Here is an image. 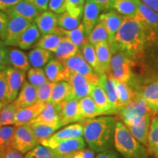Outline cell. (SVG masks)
Masks as SVG:
<instances>
[{
  "label": "cell",
  "mask_w": 158,
  "mask_h": 158,
  "mask_svg": "<svg viewBox=\"0 0 158 158\" xmlns=\"http://www.w3.org/2000/svg\"><path fill=\"white\" fill-rule=\"evenodd\" d=\"M79 52H80V49L73 43L71 42L70 39L66 37H63L62 42L54 54L56 59L62 62L66 59L74 56Z\"/></svg>",
  "instance_id": "31"
},
{
  "label": "cell",
  "mask_w": 158,
  "mask_h": 158,
  "mask_svg": "<svg viewBox=\"0 0 158 158\" xmlns=\"http://www.w3.org/2000/svg\"><path fill=\"white\" fill-rule=\"evenodd\" d=\"M124 16L116 11H108L100 15L99 21L106 28L108 35V43H113L114 37L123 22Z\"/></svg>",
  "instance_id": "12"
},
{
  "label": "cell",
  "mask_w": 158,
  "mask_h": 158,
  "mask_svg": "<svg viewBox=\"0 0 158 158\" xmlns=\"http://www.w3.org/2000/svg\"><path fill=\"white\" fill-rule=\"evenodd\" d=\"M0 101L4 105L9 103L5 69L0 71Z\"/></svg>",
  "instance_id": "49"
},
{
  "label": "cell",
  "mask_w": 158,
  "mask_h": 158,
  "mask_svg": "<svg viewBox=\"0 0 158 158\" xmlns=\"http://www.w3.org/2000/svg\"><path fill=\"white\" fill-rule=\"evenodd\" d=\"M7 48L8 47L4 45L2 41H0V71L5 70L9 66L7 61Z\"/></svg>",
  "instance_id": "52"
},
{
  "label": "cell",
  "mask_w": 158,
  "mask_h": 158,
  "mask_svg": "<svg viewBox=\"0 0 158 158\" xmlns=\"http://www.w3.org/2000/svg\"><path fill=\"white\" fill-rule=\"evenodd\" d=\"M5 106V105H4L2 102L1 101H0V114H1V111H2V108H3V106Z\"/></svg>",
  "instance_id": "61"
},
{
  "label": "cell",
  "mask_w": 158,
  "mask_h": 158,
  "mask_svg": "<svg viewBox=\"0 0 158 158\" xmlns=\"http://www.w3.org/2000/svg\"><path fill=\"white\" fill-rule=\"evenodd\" d=\"M146 102L153 113H158V78L147 84L139 94Z\"/></svg>",
  "instance_id": "28"
},
{
  "label": "cell",
  "mask_w": 158,
  "mask_h": 158,
  "mask_svg": "<svg viewBox=\"0 0 158 158\" xmlns=\"http://www.w3.org/2000/svg\"><path fill=\"white\" fill-rule=\"evenodd\" d=\"M98 84L102 86L107 95L112 114H116L119 112L121 107L118 103L115 80L107 73H103L100 76V81H99Z\"/></svg>",
  "instance_id": "15"
},
{
  "label": "cell",
  "mask_w": 158,
  "mask_h": 158,
  "mask_svg": "<svg viewBox=\"0 0 158 158\" xmlns=\"http://www.w3.org/2000/svg\"><path fill=\"white\" fill-rule=\"evenodd\" d=\"M116 122L112 116H99L83 123V135L91 149L96 152L110 149L114 145Z\"/></svg>",
  "instance_id": "1"
},
{
  "label": "cell",
  "mask_w": 158,
  "mask_h": 158,
  "mask_svg": "<svg viewBox=\"0 0 158 158\" xmlns=\"http://www.w3.org/2000/svg\"><path fill=\"white\" fill-rule=\"evenodd\" d=\"M44 71L49 81L54 83L67 81L70 73L64 68L62 63L56 59H51L45 65Z\"/></svg>",
  "instance_id": "17"
},
{
  "label": "cell",
  "mask_w": 158,
  "mask_h": 158,
  "mask_svg": "<svg viewBox=\"0 0 158 158\" xmlns=\"http://www.w3.org/2000/svg\"><path fill=\"white\" fill-rule=\"evenodd\" d=\"M95 158H119L117 154L113 150H106V151L99 152Z\"/></svg>",
  "instance_id": "57"
},
{
  "label": "cell",
  "mask_w": 158,
  "mask_h": 158,
  "mask_svg": "<svg viewBox=\"0 0 158 158\" xmlns=\"http://www.w3.org/2000/svg\"><path fill=\"white\" fill-rule=\"evenodd\" d=\"M9 102L16 100L19 91L25 82L26 72L8 66L5 68Z\"/></svg>",
  "instance_id": "11"
},
{
  "label": "cell",
  "mask_w": 158,
  "mask_h": 158,
  "mask_svg": "<svg viewBox=\"0 0 158 158\" xmlns=\"http://www.w3.org/2000/svg\"><path fill=\"white\" fill-rule=\"evenodd\" d=\"M89 42L93 45L99 43L108 42V35L104 26L98 22L88 36Z\"/></svg>",
  "instance_id": "44"
},
{
  "label": "cell",
  "mask_w": 158,
  "mask_h": 158,
  "mask_svg": "<svg viewBox=\"0 0 158 158\" xmlns=\"http://www.w3.org/2000/svg\"><path fill=\"white\" fill-rule=\"evenodd\" d=\"M134 19L141 22L147 28H158V13L140 0L137 14Z\"/></svg>",
  "instance_id": "24"
},
{
  "label": "cell",
  "mask_w": 158,
  "mask_h": 158,
  "mask_svg": "<svg viewBox=\"0 0 158 158\" xmlns=\"http://www.w3.org/2000/svg\"><path fill=\"white\" fill-rule=\"evenodd\" d=\"M157 116H158V113H157Z\"/></svg>",
  "instance_id": "63"
},
{
  "label": "cell",
  "mask_w": 158,
  "mask_h": 158,
  "mask_svg": "<svg viewBox=\"0 0 158 158\" xmlns=\"http://www.w3.org/2000/svg\"><path fill=\"white\" fill-rule=\"evenodd\" d=\"M24 158H59L56 153L50 148L38 144L32 149L28 152Z\"/></svg>",
  "instance_id": "46"
},
{
  "label": "cell",
  "mask_w": 158,
  "mask_h": 158,
  "mask_svg": "<svg viewBox=\"0 0 158 158\" xmlns=\"http://www.w3.org/2000/svg\"><path fill=\"white\" fill-rule=\"evenodd\" d=\"M66 0H50L48 4L49 10L60 15L66 12V7H65Z\"/></svg>",
  "instance_id": "50"
},
{
  "label": "cell",
  "mask_w": 158,
  "mask_h": 158,
  "mask_svg": "<svg viewBox=\"0 0 158 158\" xmlns=\"http://www.w3.org/2000/svg\"><path fill=\"white\" fill-rule=\"evenodd\" d=\"M81 114L83 119L92 118L102 115L101 112L97 106L94 100L91 96L86 97L79 100Z\"/></svg>",
  "instance_id": "36"
},
{
  "label": "cell",
  "mask_w": 158,
  "mask_h": 158,
  "mask_svg": "<svg viewBox=\"0 0 158 158\" xmlns=\"http://www.w3.org/2000/svg\"><path fill=\"white\" fill-rule=\"evenodd\" d=\"M152 111L148 112L139 122L134 125L127 127L132 135L135 138V139L143 144V146L147 145L150 127H151V122L152 118Z\"/></svg>",
  "instance_id": "18"
},
{
  "label": "cell",
  "mask_w": 158,
  "mask_h": 158,
  "mask_svg": "<svg viewBox=\"0 0 158 158\" xmlns=\"http://www.w3.org/2000/svg\"><path fill=\"white\" fill-rule=\"evenodd\" d=\"M71 97L73 95L70 84L67 81H60L55 85L49 101L59 105Z\"/></svg>",
  "instance_id": "35"
},
{
  "label": "cell",
  "mask_w": 158,
  "mask_h": 158,
  "mask_svg": "<svg viewBox=\"0 0 158 158\" xmlns=\"http://www.w3.org/2000/svg\"><path fill=\"white\" fill-rule=\"evenodd\" d=\"M22 0H0V10L5 12Z\"/></svg>",
  "instance_id": "56"
},
{
  "label": "cell",
  "mask_w": 158,
  "mask_h": 158,
  "mask_svg": "<svg viewBox=\"0 0 158 158\" xmlns=\"http://www.w3.org/2000/svg\"><path fill=\"white\" fill-rule=\"evenodd\" d=\"M40 144L50 148L59 158L74 152L85 147V140L82 137L69 138L62 141H51L45 139Z\"/></svg>",
  "instance_id": "8"
},
{
  "label": "cell",
  "mask_w": 158,
  "mask_h": 158,
  "mask_svg": "<svg viewBox=\"0 0 158 158\" xmlns=\"http://www.w3.org/2000/svg\"><path fill=\"white\" fill-rule=\"evenodd\" d=\"M82 17L76 16L68 11L59 15L58 25L60 28L65 30H72L77 28L81 24Z\"/></svg>",
  "instance_id": "43"
},
{
  "label": "cell",
  "mask_w": 158,
  "mask_h": 158,
  "mask_svg": "<svg viewBox=\"0 0 158 158\" xmlns=\"http://www.w3.org/2000/svg\"><path fill=\"white\" fill-rule=\"evenodd\" d=\"M40 144L28 124L15 126L12 139V147L21 154H27Z\"/></svg>",
  "instance_id": "7"
},
{
  "label": "cell",
  "mask_w": 158,
  "mask_h": 158,
  "mask_svg": "<svg viewBox=\"0 0 158 158\" xmlns=\"http://www.w3.org/2000/svg\"><path fill=\"white\" fill-rule=\"evenodd\" d=\"M63 37L61 33L43 35L35 45V48H40L54 53L62 42Z\"/></svg>",
  "instance_id": "37"
},
{
  "label": "cell",
  "mask_w": 158,
  "mask_h": 158,
  "mask_svg": "<svg viewBox=\"0 0 158 158\" xmlns=\"http://www.w3.org/2000/svg\"><path fill=\"white\" fill-rule=\"evenodd\" d=\"M80 51L85 60H86V62H88V64L95 70L97 73L100 75V76L103 74L102 73L101 70H100V66H99V63L98 61V58H97V54L94 45L89 43L88 44L85 45L81 49Z\"/></svg>",
  "instance_id": "42"
},
{
  "label": "cell",
  "mask_w": 158,
  "mask_h": 158,
  "mask_svg": "<svg viewBox=\"0 0 158 158\" xmlns=\"http://www.w3.org/2000/svg\"><path fill=\"white\" fill-rule=\"evenodd\" d=\"M3 158H13V147L9 148L6 151V152L4 155Z\"/></svg>",
  "instance_id": "59"
},
{
  "label": "cell",
  "mask_w": 158,
  "mask_h": 158,
  "mask_svg": "<svg viewBox=\"0 0 158 158\" xmlns=\"http://www.w3.org/2000/svg\"><path fill=\"white\" fill-rule=\"evenodd\" d=\"M90 96L94 100L99 110L101 112L102 115L113 114L111 110H110L107 95H106V92L102 88V86H100L99 84L92 85Z\"/></svg>",
  "instance_id": "30"
},
{
  "label": "cell",
  "mask_w": 158,
  "mask_h": 158,
  "mask_svg": "<svg viewBox=\"0 0 158 158\" xmlns=\"http://www.w3.org/2000/svg\"><path fill=\"white\" fill-rule=\"evenodd\" d=\"M0 158H2V156H1V155H0Z\"/></svg>",
  "instance_id": "62"
},
{
  "label": "cell",
  "mask_w": 158,
  "mask_h": 158,
  "mask_svg": "<svg viewBox=\"0 0 158 158\" xmlns=\"http://www.w3.org/2000/svg\"><path fill=\"white\" fill-rule=\"evenodd\" d=\"M67 82L70 85L72 95L74 98L80 100L81 99L90 96L92 85L85 76L76 73H70Z\"/></svg>",
  "instance_id": "13"
},
{
  "label": "cell",
  "mask_w": 158,
  "mask_h": 158,
  "mask_svg": "<svg viewBox=\"0 0 158 158\" xmlns=\"http://www.w3.org/2000/svg\"><path fill=\"white\" fill-rule=\"evenodd\" d=\"M31 122L58 126L61 127L63 124L61 122V114L59 105L48 101L45 103V108L40 115Z\"/></svg>",
  "instance_id": "16"
},
{
  "label": "cell",
  "mask_w": 158,
  "mask_h": 158,
  "mask_svg": "<svg viewBox=\"0 0 158 158\" xmlns=\"http://www.w3.org/2000/svg\"><path fill=\"white\" fill-rule=\"evenodd\" d=\"M8 65L18 70L27 72L31 68L28 56L23 51L13 47L7 48Z\"/></svg>",
  "instance_id": "23"
},
{
  "label": "cell",
  "mask_w": 158,
  "mask_h": 158,
  "mask_svg": "<svg viewBox=\"0 0 158 158\" xmlns=\"http://www.w3.org/2000/svg\"><path fill=\"white\" fill-rule=\"evenodd\" d=\"M114 147L124 158H149V152L145 146L135 139L121 121L116 122Z\"/></svg>",
  "instance_id": "3"
},
{
  "label": "cell",
  "mask_w": 158,
  "mask_h": 158,
  "mask_svg": "<svg viewBox=\"0 0 158 158\" xmlns=\"http://www.w3.org/2000/svg\"><path fill=\"white\" fill-rule=\"evenodd\" d=\"M61 114V122L63 126L73 122L82 121L79 106V100L74 97L67 99L64 101L59 104Z\"/></svg>",
  "instance_id": "10"
},
{
  "label": "cell",
  "mask_w": 158,
  "mask_h": 158,
  "mask_svg": "<svg viewBox=\"0 0 158 158\" xmlns=\"http://www.w3.org/2000/svg\"><path fill=\"white\" fill-rule=\"evenodd\" d=\"M43 11L37 9L26 0H22L16 5L6 10L5 13L7 16H19L33 21L36 17Z\"/></svg>",
  "instance_id": "19"
},
{
  "label": "cell",
  "mask_w": 158,
  "mask_h": 158,
  "mask_svg": "<svg viewBox=\"0 0 158 158\" xmlns=\"http://www.w3.org/2000/svg\"><path fill=\"white\" fill-rule=\"evenodd\" d=\"M19 110L15 101L5 104L0 114V126L15 124V118Z\"/></svg>",
  "instance_id": "40"
},
{
  "label": "cell",
  "mask_w": 158,
  "mask_h": 158,
  "mask_svg": "<svg viewBox=\"0 0 158 158\" xmlns=\"http://www.w3.org/2000/svg\"><path fill=\"white\" fill-rule=\"evenodd\" d=\"M15 101L19 109L35 104L37 102V88L25 81Z\"/></svg>",
  "instance_id": "22"
},
{
  "label": "cell",
  "mask_w": 158,
  "mask_h": 158,
  "mask_svg": "<svg viewBox=\"0 0 158 158\" xmlns=\"http://www.w3.org/2000/svg\"><path fill=\"white\" fill-rule=\"evenodd\" d=\"M8 23V16L5 12L0 10V40L3 41Z\"/></svg>",
  "instance_id": "53"
},
{
  "label": "cell",
  "mask_w": 158,
  "mask_h": 158,
  "mask_svg": "<svg viewBox=\"0 0 158 158\" xmlns=\"http://www.w3.org/2000/svg\"><path fill=\"white\" fill-rule=\"evenodd\" d=\"M28 81L35 87L38 88L48 81V78L45 76L44 69L42 68H31L27 72Z\"/></svg>",
  "instance_id": "45"
},
{
  "label": "cell",
  "mask_w": 158,
  "mask_h": 158,
  "mask_svg": "<svg viewBox=\"0 0 158 158\" xmlns=\"http://www.w3.org/2000/svg\"><path fill=\"white\" fill-rule=\"evenodd\" d=\"M141 1L158 13V0H141Z\"/></svg>",
  "instance_id": "58"
},
{
  "label": "cell",
  "mask_w": 158,
  "mask_h": 158,
  "mask_svg": "<svg viewBox=\"0 0 158 158\" xmlns=\"http://www.w3.org/2000/svg\"><path fill=\"white\" fill-rule=\"evenodd\" d=\"M15 129V126H0V155L2 158L6 151L12 147V139Z\"/></svg>",
  "instance_id": "41"
},
{
  "label": "cell",
  "mask_w": 158,
  "mask_h": 158,
  "mask_svg": "<svg viewBox=\"0 0 158 158\" xmlns=\"http://www.w3.org/2000/svg\"><path fill=\"white\" fill-rule=\"evenodd\" d=\"M148 152L158 158V116H155L152 118L151 127L147 142Z\"/></svg>",
  "instance_id": "39"
},
{
  "label": "cell",
  "mask_w": 158,
  "mask_h": 158,
  "mask_svg": "<svg viewBox=\"0 0 158 158\" xmlns=\"http://www.w3.org/2000/svg\"><path fill=\"white\" fill-rule=\"evenodd\" d=\"M40 31L35 23H32L18 40L17 45L23 50H28L37 44L40 37Z\"/></svg>",
  "instance_id": "25"
},
{
  "label": "cell",
  "mask_w": 158,
  "mask_h": 158,
  "mask_svg": "<svg viewBox=\"0 0 158 158\" xmlns=\"http://www.w3.org/2000/svg\"><path fill=\"white\" fill-rule=\"evenodd\" d=\"M149 111L152 110L147 102L140 94H138L131 103L122 108L118 113H120L122 122L129 127L139 122Z\"/></svg>",
  "instance_id": "5"
},
{
  "label": "cell",
  "mask_w": 158,
  "mask_h": 158,
  "mask_svg": "<svg viewBox=\"0 0 158 158\" xmlns=\"http://www.w3.org/2000/svg\"><path fill=\"white\" fill-rule=\"evenodd\" d=\"M59 15L51 11H43L35 19V23L42 35L56 34L59 32Z\"/></svg>",
  "instance_id": "14"
},
{
  "label": "cell",
  "mask_w": 158,
  "mask_h": 158,
  "mask_svg": "<svg viewBox=\"0 0 158 158\" xmlns=\"http://www.w3.org/2000/svg\"><path fill=\"white\" fill-rule=\"evenodd\" d=\"M13 158H24V157H23L22 154L14 149H13Z\"/></svg>",
  "instance_id": "60"
},
{
  "label": "cell",
  "mask_w": 158,
  "mask_h": 158,
  "mask_svg": "<svg viewBox=\"0 0 158 158\" xmlns=\"http://www.w3.org/2000/svg\"><path fill=\"white\" fill-rule=\"evenodd\" d=\"M62 158H95L94 151L89 149H82L69 154Z\"/></svg>",
  "instance_id": "51"
},
{
  "label": "cell",
  "mask_w": 158,
  "mask_h": 158,
  "mask_svg": "<svg viewBox=\"0 0 158 158\" xmlns=\"http://www.w3.org/2000/svg\"><path fill=\"white\" fill-rule=\"evenodd\" d=\"M102 9L97 4L86 0L83 14L82 23L87 36H89V33L98 23L100 15V13Z\"/></svg>",
  "instance_id": "21"
},
{
  "label": "cell",
  "mask_w": 158,
  "mask_h": 158,
  "mask_svg": "<svg viewBox=\"0 0 158 158\" xmlns=\"http://www.w3.org/2000/svg\"><path fill=\"white\" fill-rule=\"evenodd\" d=\"M111 52L110 70L107 74L116 81L127 84L132 77L131 56L119 50L111 51Z\"/></svg>",
  "instance_id": "4"
},
{
  "label": "cell",
  "mask_w": 158,
  "mask_h": 158,
  "mask_svg": "<svg viewBox=\"0 0 158 158\" xmlns=\"http://www.w3.org/2000/svg\"><path fill=\"white\" fill-rule=\"evenodd\" d=\"M28 125L32 130L35 138L40 144L44 140L50 138L55 133V131L60 128L58 126L48 125L37 122H30Z\"/></svg>",
  "instance_id": "34"
},
{
  "label": "cell",
  "mask_w": 158,
  "mask_h": 158,
  "mask_svg": "<svg viewBox=\"0 0 158 158\" xmlns=\"http://www.w3.org/2000/svg\"><path fill=\"white\" fill-rule=\"evenodd\" d=\"M86 0H66V10L70 14L78 17H83Z\"/></svg>",
  "instance_id": "47"
},
{
  "label": "cell",
  "mask_w": 158,
  "mask_h": 158,
  "mask_svg": "<svg viewBox=\"0 0 158 158\" xmlns=\"http://www.w3.org/2000/svg\"><path fill=\"white\" fill-rule=\"evenodd\" d=\"M64 68L69 73H76L85 76L92 85H98L100 81V75L97 73L80 52L62 62Z\"/></svg>",
  "instance_id": "6"
},
{
  "label": "cell",
  "mask_w": 158,
  "mask_h": 158,
  "mask_svg": "<svg viewBox=\"0 0 158 158\" xmlns=\"http://www.w3.org/2000/svg\"><path fill=\"white\" fill-rule=\"evenodd\" d=\"M115 80V79H114ZM116 92L120 107L124 108L131 103L135 98V94L127 84L115 80Z\"/></svg>",
  "instance_id": "38"
},
{
  "label": "cell",
  "mask_w": 158,
  "mask_h": 158,
  "mask_svg": "<svg viewBox=\"0 0 158 158\" xmlns=\"http://www.w3.org/2000/svg\"><path fill=\"white\" fill-rule=\"evenodd\" d=\"M45 103L37 102L32 106L18 110L15 118V126L28 124L35 120L44 109Z\"/></svg>",
  "instance_id": "20"
},
{
  "label": "cell",
  "mask_w": 158,
  "mask_h": 158,
  "mask_svg": "<svg viewBox=\"0 0 158 158\" xmlns=\"http://www.w3.org/2000/svg\"><path fill=\"white\" fill-rule=\"evenodd\" d=\"M56 84V83L48 81L45 84L37 88V102L43 103L48 102L50 100L51 93Z\"/></svg>",
  "instance_id": "48"
},
{
  "label": "cell",
  "mask_w": 158,
  "mask_h": 158,
  "mask_svg": "<svg viewBox=\"0 0 158 158\" xmlns=\"http://www.w3.org/2000/svg\"><path fill=\"white\" fill-rule=\"evenodd\" d=\"M59 32L62 34L64 37H68L72 43H73L78 48L81 49L85 45L88 44L89 39L88 36L86 35L85 28L81 23L78 27L72 30H65L59 27Z\"/></svg>",
  "instance_id": "26"
},
{
  "label": "cell",
  "mask_w": 158,
  "mask_h": 158,
  "mask_svg": "<svg viewBox=\"0 0 158 158\" xmlns=\"http://www.w3.org/2000/svg\"><path fill=\"white\" fill-rule=\"evenodd\" d=\"M26 1L33 5L41 11H46L48 9V4L50 0H26Z\"/></svg>",
  "instance_id": "54"
},
{
  "label": "cell",
  "mask_w": 158,
  "mask_h": 158,
  "mask_svg": "<svg viewBox=\"0 0 158 158\" xmlns=\"http://www.w3.org/2000/svg\"><path fill=\"white\" fill-rule=\"evenodd\" d=\"M28 58L31 67L42 68L53 59V53L40 48H35L28 53Z\"/></svg>",
  "instance_id": "32"
},
{
  "label": "cell",
  "mask_w": 158,
  "mask_h": 158,
  "mask_svg": "<svg viewBox=\"0 0 158 158\" xmlns=\"http://www.w3.org/2000/svg\"><path fill=\"white\" fill-rule=\"evenodd\" d=\"M84 135V125L81 124H73L67 126L56 132L47 139L51 141H62L69 138L81 137Z\"/></svg>",
  "instance_id": "29"
},
{
  "label": "cell",
  "mask_w": 158,
  "mask_h": 158,
  "mask_svg": "<svg viewBox=\"0 0 158 158\" xmlns=\"http://www.w3.org/2000/svg\"><path fill=\"white\" fill-rule=\"evenodd\" d=\"M98 5L102 10H108L113 7L114 0H89Z\"/></svg>",
  "instance_id": "55"
},
{
  "label": "cell",
  "mask_w": 158,
  "mask_h": 158,
  "mask_svg": "<svg viewBox=\"0 0 158 158\" xmlns=\"http://www.w3.org/2000/svg\"><path fill=\"white\" fill-rule=\"evenodd\" d=\"M33 21L19 16H8V23L3 40L6 46H16L18 40Z\"/></svg>",
  "instance_id": "9"
},
{
  "label": "cell",
  "mask_w": 158,
  "mask_h": 158,
  "mask_svg": "<svg viewBox=\"0 0 158 158\" xmlns=\"http://www.w3.org/2000/svg\"><path fill=\"white\" fill-rule=\"evenodd\" d=\"M147 27L134 18L124 16L121 27L115 35L110 50H119L133 56L143 48Z\"/></svg>",
  "instance_id": "2"
},
{
  "label": "cell",
  "mask_w": 158,
  "mask_h": 158,
  "mask_svg": "<svg viewBox=\"0 0 158 158\" xmlns=\"http://www.w3.org/2000/svg\"><path fill=\"white\" fill-rule=\"evenodd\" d=\"M139 2L140 0H114L112 8L123 16L135 18Z\"/></svg>",
  "instance_id": "33"
},
{
  "label": "cell",
  "mask_w": 158,
  "mask_h": 158,
  "mask_svg": "<svg viewBox=\"0 0 158 158\" xmlns=\"http://www.w3.org/2000/svg\"><path fill=\"white\" fill-rule=\"evenodd\" d=\"M0 41H2V40H0Z\"/></svg>",
  "instance_id": "64"
},
{
  "label": "cell",
  "mask_w": 158,
  "mask_h": 158,
  "mask_svg": "<svg viewBox=\"0 0 158 158\" xmlns=\"http://www.w3.org/2000/svg\"><path fill=\"white\" fill-rule=\"evenodd\" d=\"M94 48L100 70L102 73H107L110 70V60L112 56L109 43L108 42L99 43L94 45Z\"/></svg>",
  "instance_id": "27"
}]
</instances>
